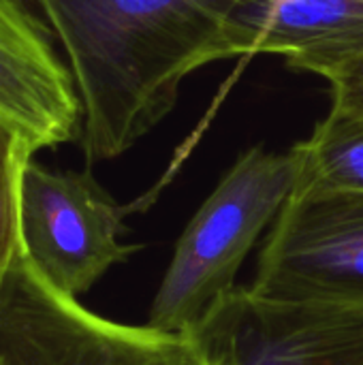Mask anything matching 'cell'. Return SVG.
Returning <instances> with one entry per match:
<instances>
[{"mask_svg": "<svg viewBox=\"0 0 363 365\" xmlns=\"http://www.w3.org/2000/svg\"><path fill=\"white\" fill-rule=\"evenodd\" d=\"M250 53L329 79L363 58V0H263L240 43V56Z\"/></svg>", "mask_w": 363, "mask_h": 365, "instance_id": "8", "label": "cell"}, {"mask_svg": "<svg viewBox=\"0 0 363 365\" xmlns=\"http://www.w3.org/2000/svg\"><path fill=\"white\" fill-rule=\"evenodd\" d=\"M186 338L205 365H363V308L274 302L237 287Z\"/></svg>", "mask_w": 363, "mask_h": 365, "instance_id": "6", "label": "cell"}, {"mask_svg": "<svg viewBox=\"0 0 363 365\" xmlns=\"http://www.w3.org/2000/svg\"><path fill=\"white\" fill-rule=\"evenodd\" d=\"M327 81L332 88V107L363 109V58L340 68Z\"/></svg>", "mask_w": 363, "mask_h": 365, "instance_id": "11", "label": "cell"}, {"mask_svg": "<svg viewBox=\"0 0 363 365\" xmlns=\"http://www.w3.org/2000/svg\"><path fill=\"white\" fill-rule=\"evenodd\" d=\"M0 274H2V272H0Z\"/></svg>", "mask_w": 363, "mask_h": 365, "instance_id": "12", "label": "cell"}, {"mask_svg": "<svg viewBox=\"0 0 363 365\" xmlns=\"http://www.w3.org/2000/svg\"><path fill=\"white\" fill-rule=\"evenodd\" d=\"M203 365H205V364H203Z\"/></svg>", "mask_w": 363, "mask_h": 365, "instance_id": "13", "label": "cell"}, {"mask_svg": "<svg viewBox=\"0 0 363 365\" xmlns=\"http://www.w3.org/2000/svg\"><path fill=\"white\" fill-rule=\"evenodd\" d=\"M36 152L30 135L0 111V272L19 250V180Z\"/></svg>", "mask_w": 363, "mask_h": 365, "instance_id": "10", "label": "cell"}, {"mask_svg": "<svg viewBox=\"0 0 363 365\" xmlns=\"http://www.w3.org/2000/svg\"><path fill=\"white\" fill-rule=\"evenodd\" d=\"M122 207L92 175L30 158L19 180V252L56 291L79 297L139 250L124 244Z\"/></svg>", "mask_w": 363, "mask_h": 365, "instance_id": "4", "label": "cell"}, {"mask_svg": "<svg viewBox=\"0 0 363 365\" xmlns=\"http://www.w3.org/2000/svg\"><path fill=\"white\" fill-rule=\"evenodd\" d=\"M0 365H203L186 336L107 321L49 287L17 250L0 274Z\"/></svg>", "mask_w": 363, "mask_h": 365, "instance_id": "3", "label": "cell"}, {"mask_svg": "<svg viewBox=\"0 0 363 365\" xmlns=\"http://www.w3.org/2000/svg\"><path fill=\"white\" fill-rule=\"evenodd\" d=\"M300 180V156L244 152L180 235L148 314V327L186 336L229 293L259 235L272 227Z\"/></svg>", "mask_w": 363, "mask_h": 365, "instance_id": "2", "label": "cell"}, {"mask_svg": "<svg viewBox=\"0 0 363 365\" xmlns=\"http://www.w3.org/2000/svg\"><path fill=\"white\" fill-rule=\"evenodd\" d=\"M263 0H30L64 49L88 165L128 152L175 107L182 81L240 56Z\"/></svg>", "mask_w": 363, "mask_h": 365, "instance_id": "1", "label": "cell"}, {"mask_svg": "<svg viewBox=\"0 0 363 365\" xmlns=\"http://www.w3.org/2000/svg\"><path fill=\"white\" fill-rule=\"evenodd\" d=\"M250 291L363 308V192L295 186L261 246Z\"/></svg>", "mask_w": 363, "mask_h": 365, "instance_id": "5", "label": "cell"}, {"mask_svg": "<svg viewBox=\"0 0 363 365\" xmlns=\"http://www.w3.org/2000/svg\"><path fill=\"white\" fill-rule=\"evenodd\" d=\"M0 111L39 150L81 137L83 107L73 73L30 0H0Z\"/></svg>", "mask_w": 363, "mask_h": 365, "instance_id": "7", "label": "cell"}, {"mask_svg": "<svg viewBox=\"0 0 363 365\" xmlns=\"http://www.w3.org/2000/svg\"><path fill=\"white\" fill-rule=\"evenodd\" d=\"M295 152L297 186L363 192V109L332 107Z\"/></svg>", "mask_w": 363, "mask_h": 365, "instance_id": "9", "label": "cell"}]
</instances>
